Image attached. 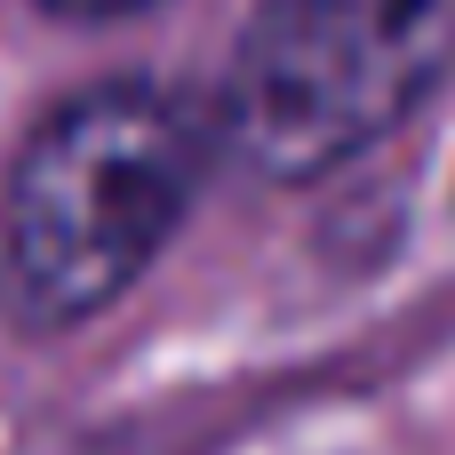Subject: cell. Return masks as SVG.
I'll use <instances>...</instances> for the list:
<instances>
[{
    "mask_svg": "<svg viewBox=\"0 0 455 455\" xmlns=\"http://www.w3.org/2000/svg\"><path fill=\"white\" fill-rule=\"evenodd\" d=\"M208 160L192 96L112 80L56 104L8 168L0 288L24 328H72L104 312L176 232Z\"/></svg>",
    "mask_w": 455,
    "mask_h": 455,
    "instance_id": "cell-1",
    "label": "cell"
},
{
    "mask_svg": "<svg viewBox=\"0 0 455 455\" xmlns=\"http://www.w3.org/2000/svg\"><path fill=\"white\" fill-rule=\"evenodd\" d=\"M455 64V0H264L232 64V144L304 184L360 160Z\"/></svg>",
    "mask_w": 455,
    "mask_h": 455,
    "instance_id": "cell-2",
    "label": "cell"
},
{
    "mask_svg": "<svg viewBox=\"0 0 455 455\" xmlns=\"http://www.w3.org/2000/svg\"><path fill=\"white\" fill-rule=\"evenodd\" d=\"M40 8H56V16H128L144 0H40Z\"/></svg>",
    "mask_w": 455,
    "mask_h": 455,
    "instance_id": "cell-3",
    "label": "cell"
}]
</instances>
